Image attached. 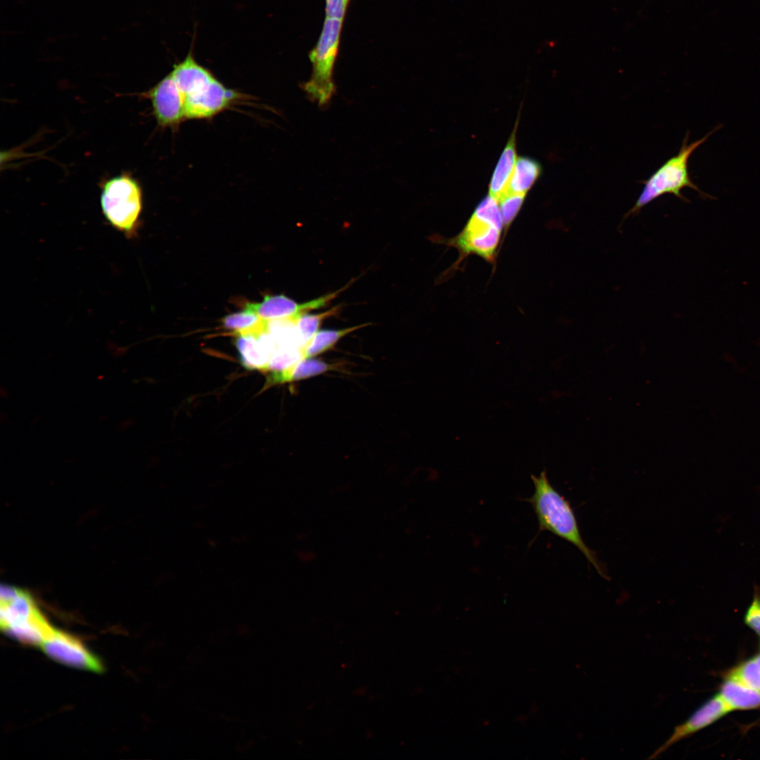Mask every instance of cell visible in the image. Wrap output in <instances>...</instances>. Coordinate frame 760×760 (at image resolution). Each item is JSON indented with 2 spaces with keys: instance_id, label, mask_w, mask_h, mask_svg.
<instances>
[{
  "instance_id": "obj_1",
  "label": "cell",
  "mask_w": 760,
  "mask_h": 760,
  "mask_svg": "<svg viewBox=\"0 0 760 760\" xmlns=\"http://www.w3.org/2000/svg\"><path fill=\"white\" fill-rule=\"evenodd\" d=\"M534 493L526 499L536 515L539 531H546L577 547L603 578L608 579L605 568L582 538L575 512L564 496L550 483L547 472L531 475Z\"/></svg>"
},
{
  "instance_id": "obj_2",
  "label": "cell",
  "mask_w": 760,
  "mask_h": 760,
  "mask_svg": "<svg viewBox=\"0 0 760 760\" xmlns=\"http://www.w3.org/2000/svg\"><path fill=\"white\" fill-rule=\"evenodd\" d=\"M720 127L714 129L702 138L688 144V134L685 137L678 153L667 160L645 182L634 205L626 214V217L637 214L645 205L657 198L666 194H671L685 202L688 199L681 194V190L689 187L695 190L704 198H711L713 196L704 193L694 184L688 172V160L691 154L716 131Z\"/></svg>"
},
{
  "instance_id": "obj_3",
  "label": "cell",
  "mask_w": 760,
  "mask_h": 760,
  "mask_svg": "<svg viewBox=\"0 0 760 760\" xmlns=\"http://www.w3.org/2000/svg\"><path fill=\"white\" fill-rule=\"evenodd\" d=\"M101 210L115 229L128 239L135 235L142 210V191L138 182L122 173L101 185Z\"/></svg>"
},
{
  "instance_id": "obj_4",
  "label": "cell",
  "mask_w": 760,
  "mask_h": 760,
  "mask_svg": "<svg viewBox=\"0 0 760 760\" xmlns=\"http://www.w3.org/2000/svg\"><path fill=\"white\" fill-rule=\"evenodd\" d=\"M343 20L326 17L317 43L309 54L312 73L303 89L319 106L327 103L335 91L333 70Z\"/></svg>"
},
{
  "instance_id": "obj_5",
  "label": "cell",
  "mask_w": 760,
  "mask_h": 760,
  "mask_svg": "<svg viewBox=\"0 0 760 760\" xmlns=\"http://www.w3.org/2000/svg\"><path fill=\"white\" fill-rule=\"evenodd\" d=\"M241 92L226 87L214 75L182 96L186 119H209L246 99Z\"/></svg>"
},
{
  "instance_id": "obj_6",
  "label": "cell",
  "mask_w": 760,
  "mask_h": 760,
  "mask_svg": "<svg viewBox=\"0 0 760 760\" xmlns=\"http://www.w3.org/2000/svg\"><path fill=\"white\" fill-rule=\"evenodd\" d=\"M353 282V280L336 291L303 303H296L284 295L266 296L261 302L246 303L244 309L265 320L290 319L295 322L302 314L325 307Z\"/></svg>"
},
{
  "instance_id": "obj_7",
  "label": "cell",
  "mask_w": 760,
  "mask_h": 760,
  "mask_svg": "<svg viewBox=\"0 0 760 760\" xmlns=\"http://www.w3.org/2000/svg\"><path fill=\"white\" fill-rule=\"evenodd\" d=\"M501 230V228L472 215L461 233L448 243L457 248L462 255L476 254L491 262L500 241Z\"/></svg>"
},
{
  "instance_id": "obj_8",
  "label": "cell",
  "mask_w": 760,
  "mask_h": 760,
  "mask_svg": "<svg viewBox=\"0 0 760 760\" xmlns=\"http://www.w3.org/2000/svg\"><path fill=\"white\" fill-rule=\"evenodd\" d=\"M142 96L150 100L158 126L175 129L186 120L182 97L170 73Z\"/></svg>"
},
{
  "instance_id": "obj_9",
  "label": "cell",
  "mask_w": 760,
  "mask_h": 760,
  "mask_svg": "<svg viewBox=\"0 0 760 760\" xmlns=\"http://www.w3.org/2000/svg\"><path fill=\"white\" fill-rule=\"evenodd\" d=\"M52 659L66 665L95 672L103 669L99 660L76 638L55 629L41 645Z\"/></svg>"
},
{
  "instance_id": "obj_10",
  "label": "cell",
  "mask_w": 760,
  "mask_h": 760,
  "mask_svg": "<svg viewBox=\"0 0 760 760\" xmlns=\"http://www.w3.org/2000/svg\"><path fill=\"white\" fill-rule=\"evenodd\" d=\"M730 711L719 695L713 697L685 722L676 726L670 737L655 750L650 759L658 756L673 745L709 726Z\"/></svg>"
},
{
  "instance_id": "obj_11",
  "label": "cell",
  "mask_w": 760,
  "mask_h": 760,
  "mask_svg": "<svg viewBox=\"0 0 760 760\" xmlns=\"http://www.w3.org/2000/svg\"><path fill=\"white\" fill-rule=\"evenodd\" d=\"M338 363H329L313 357L302 358L289 368L279 372H272L268 377L269 385L300 381L337 370Z\"/></svg>"
},
{
  "instance_id": "obj_12",
  "label": "cell",
  "mask_w": 760,
  "mask_h": 760,
  "mask_svg": "<svg viewBox=\"0 0 760 760\" xmlns=\"http://www.w3.org/2000/svg\"><path fill=\"white\" fill-rule=\"evenodd\" d=\"M514 130L511 135L493 174L489 195L498 201L508 193L510 179L517 161Z\"/></svg>"
},
{
  "instance_id": "obj_13",
  "label": "cell",
  "mask_w": 760,
  "mask_h": 760,
  "mask_svg": "<svg viewBox=\"0 0 760 760\" xmlns=\"http://www.w3.org/2000/svg\"><path fill=\"white\" fill-rule=\"evenodd\" d=\"M718 695L731 711L760 707V691L746 685L732 675L722 684Z\"/></svg>"
},
{
  "instance_id": "obj_14",
  "label": "cell",
  "mask_w": 760,
  "mask_h": 760,
  "mask_svg": "<svg viewBox=\"0 0 760 760\" xmlns=\"http://www.w3.org/2000/svg\"><path fill=\"white\" fill-rule=\"evenodd\" d=\"M371 324V323H365L341 329H324L318 331L302 348L303 357H314L325 353L331 349L343 337L354 331Z\"/></svg>"
},
{
  "instance_id": "obj_15",
  "label": "cell",
  "mask_w": 760,
  "mask_h": 760,
  "mask_svg": "<svg viewBox=\"0 0 760 760\" xmlns=\"http://www.w3.org/2000/svg\"><path fill=\"white\" fill-rule=\"evenodd\" d=\"M540 173L541 166L536 160L528 157L517 158L508 193L526 195Z\"/></svg>"
},
{
  "instance_id": "obj_16",
  "label": "cell",
  "mask_w": 760,
  "mask_h": 760,
  "mask_svg": "<svg viewBox=\"0 0 760 760\" xmlns=\"http://www.w3.org/2000/svg\"><path fill=\"white\" fill-rule=\"evenodd\" d=\"M242 365L248 369L266 371L270 359L260 346L256 336L239 335L236 339Z\"/></svg>"
},
{
  "instance_id": "obj_17",
  "label": "cell",
  "mask_w": 760,
  "mask_h": 760,
  "mask_svg": "<svg viewBox=\"0 0 760 760\" xmlns=\"http://www.w3.org/2000/svg\"><path fill=\"white\" fill-rule=\"evenodd\" d=\"M224 327L232 330L238 336L253 335L257 336L267 331V320L260 318L255 313L245 310L224 317Z\"/></svg>"
},
{
  "instance_id": "obj_18",
  "label": "cell",
  "mask_w": 760,
  "mask_h": 760,
  "mask_svg": "<svg viewBox=\"0 0 760 760\" xmlns=\"http://www.w3.org/2000/svg\"><path fill=\"white\" fill-rule=\"evenodd\" d=\"M341 305H336L327 311L317 314L304 313L295 320V324L303 347L318 331L322 322L327 318L336 315L341 310Z\"/></svg>"
},
{
  "instance_id": "obj_19",
  "label": "cell",
  "mask_w": 760,
  "mask_h": 760,
  "mask_svg": "<svg viewBox=\"0 0 760 760\" xmlns=\"http://www.w3.org/2000/svg\"><path fill=\"white\" fill-rule=\"evenodd\" d=\"M303 357L302 348L296 346H278L270 355L267 370L272 372L284 371Z\"/></svg>"
},
{
  "instance_id": "obj_20",
  "label": "cell",
  "mask_w": 760,
  "mask_h": 760,
  "mask_svg": "<svg viewBox=\"0 0 760 760\" xmlns=\"http://www.w3.org/2000/svg\"><path fill=\"white\" fill-rule=\"evenodd\" d=\"M730 675L746 685L760 691V654L742 663Z\"/></svg>"
},
{
  "instance_id": "obj_21",
  "label": "cell",
  "mask_w": 760,
  "mask_h": 760,
  "mask_svg": "<svg viewBox=\"0 0 760 760\" xmlns=\"http://www.w3.org/2000/svg\"><path fill=\"white\" fill-rule=\"evenodd\" d=\"M524 198L525 195L523 194L507 193L498 201L502 222L505 229L517 215Z\"/></svg>"
},
{
  "instance_id": "obj_22",
  "label": "cell",
  "mask_w": 760,
  "mask_h": 760,
  "mask_svg": "<svg viewBox=\"0 0 760 760\" xmlns=\"http://www.w3.org/2000/svg\"><path fill=\"white\" fill-rule=\"evenodd\" d=\"M746 624L760 635V596L755 595L745 616Z\"/></svg>"
},
{
  "instance_id": "obj_23",
  "label": "cell",
  "mask_w": 760,
  "mask_h": 760,
  "mask_svg": "<svg viewBox=\"0 0 760 760\" xmlns=\"http://www.w3.org/2000/svg\"><path fill=\"white\" fill-rule=\"evenodd\" d=\"M350 0H326V17L343 20Z\"/></svg>"
}]
</instances>
